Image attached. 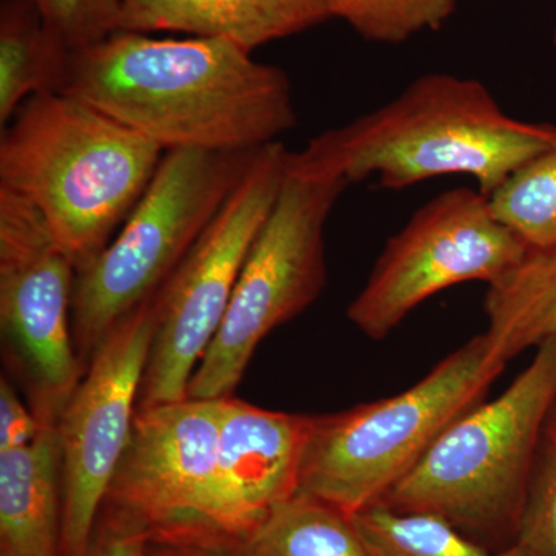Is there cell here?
<instances>
[{
	"instance_id": "cell-24",
	"label": "cell",
	"mask_w": 556,
	"mask_h": 556,
	"mask_svg": "<svg viewBox=\"0 0 556 556\" xmlns=\"http://www.w3.org/2000/svg\"><path fill=\"white\" fill-rule=\"evenodd\" d=\"M149 541L144 527L104 506L84 556H148Z\"/></svg>"
},
{
	"instance_id": "cell-8",
	"label": "cell",
	"mask_w": 556,
	"mask_h": 556,
	"mask_svg": "<svg viewBox=\"0 0 556 556\" xmlns=\"http://www.w3.org/2000/svg\"><path fill=\"white\" fill-rule=\"evenodd\" d=\"M289 155L281 141L254 153L203 236L156 292L155 336L138 409L188 397L190 380L225 318L244 260L280 193Z\"/></svg>"
},
{
	"instance_id": "cell-17",
	"label": "cell",
	"mask_w": 556,
	"mask_h": 556,
	"mask_svg": "<svg viewBox=\"0 0 556 556\" xmlns=\"http://www.w3.org/2000/svg\"><path fill=\"white\" fill-rule=\"evenodd\" d=\"M72 53L31 0H0V127L30 98L62 91Z\"/></svg>"
},
{
	"instance_id": "cell-18",
	"label": "cell",
	"mask_w": 556,
	"mask_h": 556,
	"mask_svg": "<svg viewBox=\"0 0 556 556\" xmlns=\"http://www.w3.org/2000/svg\"><path fill=\"white\" fill-rule=\"evenodd\" d=\"M237 552L240 556H369L351 515L300 490L277 504Z\"/></svg>"
},
{
	"instance_id": "cell-13",
	"label": "cell",
	"mask_w": 556,
	"mask_h": 556,
	"mask_svg": "<svg viewBox=\"0 0 556 556\" xmlns=\"http://www.w3.org/2000/svg\"><path fill=\"white\" fill-rule=\"evenodd\" d=\"M313 416L223 401L212 490V544L239 548L277 504L299 492Z\"/></svg>"
},
{
	"instance_id": "cell-4",
	"label": "cell",
	"mask_w": 556,
	"mask_h": 556,
	"mask_svg": "<svg viewBox=\"0 0 556 556\" xmlns=\"http://www.w3.org/2000/svg\"><path fill=\"white\" fill-rule=\"evenodd\" d=\"M556 405V334L507 390L455 420L378 504L517 540L547 417Z\"/></svg>"
},
{
	"instance_id": "cell-14",
	"label": "cell",
	"mask_w": 556,
	"mask_h": 556,
	"mask_svg": "<svg viewBox=\"0 0 556 556\" xmlns=\"http://www.w3.org/2000/svg\"><path fill=\"white\" fill-rule=\"evenodd\" d=\"M331 17L327 0H126L119 30L223 39L252 53Z\"/></svg>"
},
{
	"instance_id": "cell-27",
	"label": "cell",
	"mask_w": 556,
	"mask_h": 556,
	"mask_svg": "<svg viewBox=\"0 0 556 556\" xmlns=\"http://www.w3.org/2000/svg\"><path fill=\"white\" fill-rule=\"evenodd\" d=\"M552 40H554V46H555V49H556V28H555V31H554V38H552Z\"/></svg>"
},
{
	"instance_id": "cell-19",
	"label": "cell",
	"mask_w": 556,
	"mask_h": 556,
	"mask_svg": "<svg viewBox=\"0 0 556 556\" xmlns=\"http://www.w3.org/2000/svg\"><path fill=\"white\" fill-rule=\"evenodd\" d=\"M369 556H526L517 546L492 552L447 519L375 504L353 515Z\"/></svg>"
},
{
	"instance_id": "cell-16",
	"label": "cell",
	"mask_w": 556,
	"mask_h": 556,
	"mask_svg": "<svg viewBox=\"0 0 556 556\" xmlns=\"http://www.w3.org/2000/svg\"><path fill=\"white\" fill-rule=\"evenodd\" d=\"M490 350L497 361L511 358L556 334V244L529 248L484 300Z\"/></svg>"
},
{
	"instance_id": "cell-20",
	"label": "cell",
	"mask_w": 556,
	"mask_h": 556,
	"mask_svg": "<svg viewBox=\"0 0 556 556\" xmlns=\"http://www.w3.org/2000/svg\"><path fill=\"white\" fill-rule=\"evenodd\" d=\"M497 218L527 248L556 244V144L519 167L489 197Z\"/></svg>"
},
{
	"instance_id": "cell-6",
	"label": "cell",
	"mask_w": 556,
	"mask_h": 556,
	"mask_svg": "<svg viewBox=\"0 0 556 556\" xmlns=\"http://www.w3.org/2000/svg\"><path fill=\"white\" fill-rule=\"evenodd\" d=\"M257 150L164 153L129 217L76 277L73 339L84 364H89L93 351L121 318L152 299L169 280Z\"/></svg>"
},
{
	"instance_id": "cell-26",
	"label": "cell",
	"mask_w": 556,
	"mask_h": 556,
	"mask_svg": "<svg viewBox=\"0 0 556 556\" xmlns=\"http://www.w3.org/2000/svg\"><path fill=\"white\" fill-rule=\"evenodd\" d=\"M148 556H240L236 548L192 543L149 541Z\"/></svg>"
},
{
	"instance_id": "cell-11",
	"label": "cell",
	"mask_w": 556,
	"mask_h": 556,
	"mask_svg": "<svg viewBox=\"0 0 556 556\" xmlns=\"http://www.w3.org/2000/svg\"><path fill=\"white\" fill-rule=\"evenodd\" d=\"M156 328L155 295L121 318L91 354L62 413V552L84 556L134 430Z\"/></svg>"
},
{
	"instance_id": "cell-23",
	"label": "cell",
	"mask_w": 556,
	"mask_h": 556,
	"mask_svg": "<svg viewBox=\"0 0 556 556\" xmlns=\"http://www.w3.org/2000/svg\"><path fill=\"white\" fill-rule=\"evenodd\" d=\"M50 30L72 51L94 46L119 31L126 0H31Z\"/></svg>"
},
{
	"instance_id": "cell-10",
	"label": "cell",
	"mask_w": 556,
	"mask_h": 556,
	"mask_svg": "<svg viewBox=\"0 0 556 556\" xmlns=\"http://www.w3.org/2000/svg\"><path fill=\"white\" fill-rule=\"evenodd\" d=\"M527 249L481 190L450 189L388 239L348 318L367 338L386 339L439 292L467 281L492 287L503 280Z\"/></svg>"
},
{
	"instance_id": "cell-21",
	"label": "cell",
	"mask_w": 556,
	"mask_h": 556,
	"mask_svg": "<svg viewBox=\"0 0 556 556\" xmlns=\"http://www.w3.org/2000/svg\"><path fill=\"white\" fill-rule=\"evenodd\" d=\"M332 17H340L362 38L401 43L426 30H439L453 16L457 0H327Z\"/></svg>"
},
{
	"instance_id": "cell-12",
	"label": "cell",
	"mask_w": 556,
	"mask_h": 556,
	"mask_svg": "<svg viewBox=\"0 0 556 556\" xmlns=\"http://www.w3.org/2000/svg\"><path fill=\"white\" fill-rule=\"evenodd\" d=\"M223 401L186 397L137 409L104 506L135 519L150 541L214 546L208 515Z\"/></svg>"
},
{
	"instance_id": "cell-1",
	"label": "cell",
	"mask_w": 556,
	"mask_h": 556,
	"mask_svg": "<svg viewBox=\"0 0 556 556\" xmlns=\"http://www.w3.org/2000/svg\"><path fill=\"white\" fill-rule=\"evenodd\" d=\"M62 93L164 152H252L298 124L287 72L223 39L113 33L73 51Z\"/></svg>"
},
{
	"instance_id": "cell-5",
	"label": "cell",
	"mask_w": 556,
	"mask_h": 556,
	"mask_svg": "<svg viewBox=\"0 0 556 556\" xmlns=\"http://www.w3.org/2000/svg\"><path fill=\"white\" fill-rule=\"evenodd\" d=\"M507 364L475 336L396 396L313 416L300 492L356 515L380 503L460 416L484 402Z\"/></svg>"
},
{
	"instance_id": "cell-15",
	"label": "cell",
	"mask_w": 556,
	"mask_h": 556,
	"mask_svg": "<svg viewBox=\"0 0 556 556\" xmlns=\"http://www.w3.org/2000/svg\"><path fill=\"white\" fill-rule=\"evenodd\" d=\"M62 453L58 427L0 452V556H64Z\"/></svg>"
},
{
	"instance_id": "cell-22",
	"label": "cell",
	"mask_w": 556,
	"mask_h": 556,
	"mask_svg": "<svg viewBox=\"0 0 556 556\" xmlns=\"http://www.w3.org/2000/svg\"><path fill=\"white\" fill-rule=\"evenodd\" d=\"M515 544L526 556H556V405L544 426Z\"/></svg>"
},
{
	"instance_id": "cell-9",
	"label": "cell",
	"mask_w": 556,
	"mask_h": 556,
	"mask_svg": "<svg viewBox=\"0 0 556 556\" xmlns=\"http://www.w3.org/2000/svg\"><path fill=\"white\" fill-rule=\"evenodd\" d=\"M76 268L42 215L0 188L3 357L42 426L58 427L87 365L73 339Z\"/></svg>"
},
{
	"instance_id": "cell-2",
	"label": "cell",
	"mask_w": 556,
	"mask_h": 556,
	"mask_svg": "<svg viewBox=\"0 0 556 556\" xmlns=\"http://www.w3.org/2000/svg\"><path fill=\"white\" fill-rule=\"evenodd\" d=\"M556 144V126L511 118L478 79L427 73L387 104L317 135L309 163L345 178L405 189L464 175L490 197L519 167Z\"/></svg>"
},
{
	"instance_id": "cell-25",
	"label": "cell",
	"mask_w": 556,
	"mask_h": 556,
	"mask_svg": "<svg viewBox=\"0 0 556 556\" xmlns=\"http://www.w3.org/2000/svg\"><path fill=\"white\" fill-rule=\"evenodd\" d=\"M42 424L17 396L9 379H0V452L31 444L39 437Z\"/></svg>"
},
{
	"instance_id": "cell-3",
	"label": "cell",
	"mask_w": 556,
	"mask_h": 556,
	"mask_svg": "<svg viewBox=\"0 0 556 556\" xmlns=\"http://www.w3.org/2000/svg\"><path fill=\"white\" fill-rule=\"evenodd\" d=\"M164 153L89 102L38 94L2 127L0 188L36 207L79 273L129 217Z\"/></svg>"
},
{
	"instance_id": "cell-7",
	"label": "cell",
	"mask_w": 556,
	"mask_h": 556,
	"mask_svg": "<svg viewBox=\"0 0 556 556\" xmlns=\"http://www.w3.org/2000/svg\"><path fill=\"white\" fill-rule=\"evenodd\" d=\"M348 186L340 175L291 152L280 193L244 260L188 397L233 396L262 340L316 302L328 276L325 228Z\"/></svg>"
}]
</instances>
